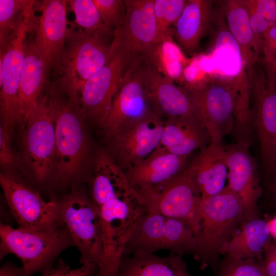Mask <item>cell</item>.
Returning a JSON list of instances; mask_svg holds the SVG:
<instances>
[{
	"label": "cell",
	"instance_id": "cell-38",
	"mask_svg": "<svg viewBox=\"0 0 276 276\" xmlns=\"http://www.w3.org/2000/svg\"><path fill=\"white\" fill-rule=\"evenodd\" d=\"M12 131L7 127L0 126V164L5 169H10L15 164L11 142Z\"/></svg>",
	"mask_w": 276,
	"mask_h": 276
},
{
	"label": "cell",
	"instance_id": "cell-7",
	"mask_svg": "<svg viewBox=\"0 0 276 276\" xmlns=\"http://www.w3.org/2000/svg\"><path fill=\"white\" fill-rule=\"evenodd\" d=\"M126 50L124 25L114 30L109 57L102 68L83 86L80 104L85 120L101 127L111 108L113 97L126 70Z\"/></svg>",
	"mask_w": 276,
	"mask_h": 276
},
{
	"label": "cell",
	"instance_id": "cell-41",
	"mask_svg": "<svg viewBox=\"0 0 276 276\" xmlns=\"http://www.w3.org/2000/svg\"><path fill=\"white\" fill-rule=\"evenodd\" d=\"M256 10L272 25H276V0H251Z\"/></svg>",
	"mask_w": 276,
	"mask_h": 276
},
{
	"label": "cell",
	"instance_id": "cell-12",
	"mask_svg": "<svg viewBox=\"0 0 276 276\" xmlns=\"http://www.w3.org/2000/svg\"><path fill=\"white\" fill-rule=\"evenodd\" d=\"M164 123L161 117L151 111L108 139L107 151L125 172L145 159L156 148Z\"/></svg>",
	"mask_w": 276,
	"mask_h": 276
},
{
	"label": "cell",
	"instance_id": "cell-29",
	"mask_svg": "<svg viewBox=\"0 0 276 276\" xmlns=\"http://www.w3.org/2000/svg\"><path fill=\"white\" fill-rule=\"evenodd\" d=\"M270 236L268 222L259 217L246 220L222 248L221 255L259 260Z\"/></svg>",
	"mask_w": 276,
	"mask_h": 276
},
{
	"label": "cell",
	"instance_id": "cell-33",
	"mask_svg": "<svg viewBox=\"0 0 276 276\" xmlns=\"http://www.w3.org/2000/svg\"><path fill=\"white\" fill-rule=\"evenodd\" d=\"M186 0H154L158 41L174 29L185 7Z\"/></svg>",
	"mask_w": 276,
	"mask_h": 276
},
{
	"label": "cell",
	"instance_id": "cell-1",
	"mask_svg": "<svg viewBox=\"0 0 276 276\" xmlns=\"http://www.w3.org/2000/svg\"><path fill=\"white\" fill-rule=\"evenodd\" d=\"M49 104L55 124V156L52 173L56 189L72 190L85 177L91 160V143L79 102L73 100L54 77L48 87Z\"/></svg>",
	"mask_w": 276,
	"mask_h": 276
},
{
	"label": "cell",
	"instance_id": "cell-35",
	"mask_svg": "<svg viewBox=\"0 0 276 276\" xmlns=\"http://www.w3.org/2000/svg\"><path fill=\"white\" fill-rule=\"evenodd\" d=\"M216 270V276H267L260 260L226 255L220 261Z\"/></svg>",
	"mask_w": 276,
	"mask_h": 276
},
{
	"label": "cell",
	"instance_id": "cell-19",
	"mask_svg": "<svg viewBox=\"0 0 276 276\" xmlns=\"http://www.w3.org/2000/svg\"><path fill=\"white\" fill-rule=\"evenodd\" d=\"M99 209L103 239V255L95 276H117L122 252L128 235L123 229L132 211L126 199L117 197Z\"/></svg>",
	"mask_w": 276,
	"mask_h": 276
},
{
	"label": "cell",
	"instance_id": "cell-45",
	"mask_svg": "<svg viewBox=\"0 0 276 276\" xmlns=\"http://www.w3.org/2000/svg\"><path fill=\"white\" fill-rule=\"evenodd\" d=\"M274 174V176H275V178H274V189H275V193H276V170H275Z\"/></svg>",
	"mask_w": 276,
	"mask_h": 276
},
{
	"label": "cell",
	"instance_id": "cell-3",
	"mask_svg": "<svg viewBox=\"0 0 276 276\" xmlns=\"http://www.w3.org/2000/svg\"><path fill=\"white\" fill-rule=\"evenodd\" d=\"M202 199V219L193 256L201 270L210 267L216 270L222 248L245 221V210L242 200L227 186Z\"/></svg>",
	"mask_w": 276,
	"mask_h": 276
},
{
	"label": "cell",
	"instance_id": "cell-2",
	"mask_svg": "<svg viewBox=\"0 0 276 276\" xmlns=\"http://www.w3.org/2000/svg\"><path fill=\"white\" fill-rule=\"evenodd\" d=\"M249 81L248 73L242 67L234 76H213L197 89L182 87L194 117L207 131L212 143H222L232 130L237 95Z\"/></svg>",
	"mask_w": 276,
	"mask_h": 276
},
{
	"label": "cell",
	"instance_id": "cell-43",
	"mask_svg": "<svg viewBox=\"0 0 276 276\" xmlns=\"http://www.w3.org/2000/svg\"><path fill=\"white\" fill-rule=\"evenodd\" d=\"M0 276H24L23 268L10 262L5 263L1 267Z\"/></svg>",
	"mask_w": 276,
	"mask_h": 276
},
{
	"label": "cell",
	"instance_id": "cell-42",
	"mask_svg": "<svg viewBox=\"0 0 276 276\" xmlns=\"http://www.w3.org/2000/svg\"><path fill=\"white\" fill-rule=\"evenodd\" d=\"M265 70L267 85L276 88V58L268 61H262Z\"/></svg>",
	"mask_w": 276,
	"mask_h": 276
},
{
	"label": "cell",
	"instance_id": "cell-23",
	"mask_svg": "<svg viewBox=\"0 0 276 276\" xmlns=\"http://www.w3.org/2000/svg\"><path fill=\"white\" fill-rule=\"evenodd\" d=\"M93 166L89 180V195L98 208L123 194L133 191L125 172L107 150L102 148L97 149Z\"/></svg>",
	"mask_w": 276,
	"mask_h": 276
},
{
	"label": "cell",
	"instance_id": "cell-39",
	"mask_svg": "<svg viewBox=\"0 0 276 276\" xmlns=\"http://www.w3.org/2000/svg\"><path fill=\"white\" fill-rule=\"evenodd\" d=\"M261 61H268L276 58V25L271 27L265 33L262 42Z\"/></svg>",
	"mask_w": 276,
	"mask_h": 276
},
{
	"label": "cell",
	"instance_id": "cell-16",
	"mask_svg": "<svg viewBox=\"0 0 276 276\" xmlns=\"http://www.w3.org/2000/svg\"><path fill=\"white\" fill-rule=\"evenodd\" d=\"M67 6L63 0L35 1L34 5L40 12L34 19L35 40L49 73L57 68L68 34Z\"/></svg>",
	"mask_w": 276,
	"mask_h": 276
},
{
	"label": "cell",
	"instance_id": "cell-26",
	"mask_svg": "<svg viewBox=\"0 0 276 276\" xmlns=\"http://www.w3.org/2000/svg\"><path fill=\"white\" fill-rule=\"evenodd\" d=\"M211 143L207 131L195 119L169 118L164 121L160 142L155 150L188 157Z\"/></svg>",
	"mask_w": 276,
	"mask_h": 276
},
{
	"label": "cell",
	"instance_id": "cell-4",
	"mask_svg": "<svg viewBox=\"0 0 276 276\" xmlns=\"http://www.w3.org/2000/svg\"><path fill=\"white\" fill-rule=\"evenodd\" d=\"M0 238L1 260L8 254L15 255L22 263L24 276L48 271L62 251L74 246L65 224L33 229L15 228L1 222Z\"/></svg>",
	"mask_w": 276,
	"mask_h": 276
},
{
	"label": "cell",
	"instance_id": "cell-24",
	"mask_svg": "<svg viewBox=\"0 0 276 276\" xmlns=\"http://www.w3.org/2000/svg\"><path fill=\"white\" fill-rule=\"evenodd\" d=\"M188 157L154 150L145 159L125 171V174L133 189L160 186L185 171Z\"/></svg>",
	"mask_w": 276,
	"mask_h": 276
},
{
	"label": "cell",
	"instance_id": "cell-14",
	"mask_svg": "<svg viewBox=\"0 0 276 276\" xmlns=\"http://www.w3.org/2000/svg\"><path fill=\"white\" fill-rule=\"evenodd\" d=\"M254 105L251 109L259 144L262 164L269 174L276 170V88L269 86L265 76L254 73L251 78Z\"/></svg>",
	"mask_w": 276,
	"mask_h": 276
},
{
	"label": "cell",
	"instance_id": "cell-40",
	"mask_svg": "<svg viewBox=\"0 0 276 276\" xmlns=\"http://www.w3.org/2000/svg\"><path fill=\"white\" fill-rule=\"evenodd\" d=\"M261 262L267 276H276V244L269 241L264 248Z\"/></svg>",
	"mask_w": 276,
	"mask_h": 276
},
{
	"label": "cell",
	"instance_id": "cell-11",
	"mask_svg": "<svg viewBox=\"0 0 276 276\" xmlns=\"http://www.w3.org/2000/svg\"><path fill=\"white\" fill-rule=\"evenodd\" d=\"M0 185L18 227L41 229L64 225L55 202H46L31 185L9 173H1Z\"/></svg>",
	"mask_w": 276,
	"mask_h": 276
},
{
	"label": "cell",
	"instance_id": "cell-17",
	"mask_svg": "<svg viewBox=\"0 0 276 276\" xmlns=\"http://www.w3.org/2000/svg\"><path fill=\"white\" fill-rule=\"evenodd\" d=\"M228 172L227 187L242 200L245 221L258 217V201L262 195L258 168L251 154L249 143L238 141L225 146Z\"/></svg>",
	"mask_w": 276,
	"mask_h": 276
},
{
	"label": "cell",
	"instance_id": "cell-21",
	"mask_svg": "<svg viewBox=\"0 0 276 276\" xmlns=\"http://www.w3.org/2000/svg\"><path fill=\"white\" fill-rule=\"evenodd\" d=\"M49 74L44 58L36 43L32 28L28 35L19 82L18 123L25 124L37 109Z\"/></svg>",
	"mask_w": 276,
	"mask_h": 276
},
{
	"label": "cell",
	"instance_id": "cell-20",
	"mask_svg": "<svg viewBox=\"0 0 276 276\" xmlns=\"http://www.w3.org/2000/svg\"><path fill=\"white\" fill-rule=\"evenodd\" d=\"M145 94L151 109L160 117L195 119L184 89L165 77L152 64L141 67Z\"/></svg>",
	"mask_w": 276,
	"mask_h": 276
},
{
	"label": "cell",
	"instance_id": "cell-30",
	"mask_svg": "<svg viewBox=\"0 0 276 276\" xmlns=\"http://www.w3.org/2000/svg\"><path fill=\"white\" fill-rule=\"evenodd\" d=\"M174 29L158 41L150 63L165 77L179 83L189 59L173 37Z\"/></svg>",
	"mask_w": 276,
	"mask_h": 276
},
{
	"label": "cell",
	"instance_id": "cell-25",
	"mask_svg": "<svg viewBox=\"0 0 276 276\" xmlns=\"http://www.w3.org/2000/svg\"><path fill=\"white\" fill-rule=\"evenodd\" d=\"M214 1L188 0L174 28L175 41L184 53L195 54L200 41L211 31Z\"/></svg>",
	"mask_w": 276,
	"mask_h": 276
},
{
	"label": "cell",
	"instance_id": "cell-8",
	"mask_svg": "<svg viewBox=\"0 0 276 276\" xmlns=\"http://www.w3.org/2000/svg\"><path fill=\"white\" fill-rule=\"evenodd\" d=\"M31 3L20 13L4 52L0 53L1 124L11 131L19 122L18 90L29 33L35 18Z\"/></svg>",
	"mask_w": 276,
	"mask_h": 276
},
{
	"label": "cell",
	"instance_id": "cell-32",
	"mask_svg": "<svg viewBox=\"0 0 276 276\" xmlns=\"http://www.w3.org/2000/svg\"><path fill=\"white\" fill-rule=\"evenodd\" d=\"M221 75L214 58L209 54H195L185 67L180 86L196 89L213 76Z\"/></svg>",
	"mask_w": 276,
	"mask_h": 276
},
{
	"label": "cell",
	"instance_id": "cell-5",
	"mask_svg": "<svg viewBox=\"0 0 276 276\" xmlns=\"http://www.w3.org/2000/svg\"><path fill=\"white\" fill-rule=\"evenodd\" d=\"M112 37L90 34L72 26L69 27L64 47L54 73L61 86L74 101L80 102L83 86L106 62Z\"/></svg>",
	"mask_w": 276,
	"mask_h": 276
},
{
	"label": "cell",
	"instance_id": "cell-9",
	"mask_svg": "<svg viewBox=\"0 0 276 276\" xmlns=\"http://www.w3.org/2000/svg\"><path fill=\"white\" fill-rule=\"evenodd\" d=\"M134 190L146 211L182 220L195 237L197 235L202 219V199L186 170L162 185Z\"/></svg>",
	"mask_w": 276,
	"mask_h": 276
},
{
	"label": "cell",
	"instance_id": "cell-28",
	"mask_svg": "<svg viewBox=\"0 0 276 276\" xmlns=\"http://www.w3.org/2000/svg\"><path fill=\"white\" fill-rule=\"evenodd\" d=\"M228 28L241 52L243 67L250 75L260 52L250 26L245 0H227L222 3Z\"/></svg>",
	"mask_w": 276,
	"mask_h": 276
},
{
	"label": "cell",
	"instance_id": "cell-31",
	"mask_svg": "<svg viewBox=\"0 0 276 276\" xmlns=\"http://www.w3.org/2000/svg\"><path fill=\"white\" fill-rule=\"evenodd\" d=\"M67 2L75 15L71 26L88 33L113 36L114 30L105 23L93 0H70Z\"/></svg>",
	"mask_w": 276,
	"mask_h": 276
},
{
	"label": "cell",
	"instance_id": "cell-36",
	"mask_svg": "<svg viewBox=\"0 0 276 276\" xmlns=\"http://www.w3.org/2000/svg\"><path fill=\"white\" fill-rule=\"evenodd\" d=\"M106 25L114 30L124 25L125 0H93Z\"/></svg>",
	"mask_w": 276,
	"mask_h": 276
},
{
	"label": "cell",
	"instance_id": "cell-37",
	"mask_svg": "<svg viewBox=\"0 0 276 276\" xmlns=\"http://www.w3.org/2000/svg\"><path fill=\"white\" fill-rule=\"evenodd\" d=\"M98 267L92 264H82L79 268L72 269L63 260L58 261L57 265L41 274V276H95Z\"/></svg>",
	"mask_w": 276,
	"mask_h": 276
},
{
	"label": "cell",
	"instance_id": "cell-27",
	"mask_svg": "<svg viewBox=\"0 0 276 276\" xmlns=\"http://www.w3.org/2000/svg\"><path fill=\"white\" fill-rule=\"evenodd\" d=\"M181 257L136 250L121 258L117 276H192Z\"/></svg>",
	"mask_w": 276,
	"mask_h": 276
},
{
	"label": "cell",
	"instance_id": "cell-34",
	"mask_svg": "<svg viewBox=\"0 0 276 276\" xmlns=\"http://www.w3.org/2000/svg\"><path fill=\"white\" fill-rule=\"evenodd\" d=\"M32 0H0V53L4 52L20 13Z\"/></svg>",
	"mask_w": 276,
	"mask_h": 276
},
{
	"label": "cell",
	"instance_id": "cell-44",
	"mask_svg": "<svg viewBox=\"0 0 276 276\" xmlns=\"http://www.w3.org/2000/svg\"><path fill=\"white\" fill-rule=\"evenodd\" d=\"M268 223L269 226L270 235L276 239V216L271 220L268 221Z\"/></svg>",
	"mask_w": 276,
	"mask_h": 276
},
{
	"label": "cell",
	"instance_id": "cell-22",
	"mask_svg": "<svg viewBox=\"0 0 276 276\" xmlns=\"http://www.w3.org/2000/svg\"><path fill=\"white\" fill-rule=\"evenodd\" d=\"M186 172L202 198L220 192L226 187L228 172L225 146L211 142L201 149L188 165Z\"/></svg>",
	"mask_w": 276,
	"mask_h": 276
},
{
	"label": "cell",
	"instance_id": "cell-13",
	"mask_svg": "<svg viewBox=\"0 0 276 276\" xmlns=\"http://www.w3.org/2000/svg\"><path fill=\"white\" fill-rule=\"evenodd\" d=\"M125 72L150 63L158 42L154 0H125Z\"/></svg>",
	"mask_w": 276,
	"mask_h": 276
},
{
	"label": "cell",
	"instance_id": "cell-10",
	"mask_svg": "<svg viewBox=\"0 0 276 276\" xmlns=\"http://www.w3.org/2000/svg\"><path fill=\"white\" fill-rule=\"evenodd\" d=\"M24 124L23 159L35 180L42 183L51 176L55 156V124L48 94Z\"/></svg>",
	"mask_w": 276,
	"mask_h": 276
},
{
	"label": "cell",
	"instance_id": "cell-18",
	"mask_svg": "<svg viewBox=\"0 0 276 276\" xmlns=\"http://www.w3.org/2000/svg\"><path fill=\"white\" fill-rule=\"evenodd\" d=\"M141 66L125 72L113 97L111 110L101 126L108 139L153 111L145 96Z\"/></svg>",
	"mask_w": 276,
	"mask_h": 276
},
{
	"label": "cell",
	"instance_id": "cell-15",
	"mask_svg": "<svg viewBox=\"0 0 276 276\" xmlns=\"http://www.w3.org/2000/svg\"><path fill=\"white\" fill-rule=\"evenodd\" d=\"M146 212L130 228L123 246L122 258L138 250L150 253L160 249L174 252L179 245L182 231L177 219L156 213Z\"/></svg>",
	"mask_w": 276,
	"mask_h": 276
},
{
	"label": "cell",
	"instance_id": "cell-6",
	"mask_svg": "<svg viewBox=\"0 0 276 276\" xmlns=\"http://www.w3.org/2000/svg\"><path fill=\"white\" fill-rule=\"evenodd\" d=\"M59 214L80 254L79 263L98 267L103 255L99 208L83 189L52 197Z\"/></svg>",
	"mask_w": 276,
	"mask_h": 276
}]
</instances>
